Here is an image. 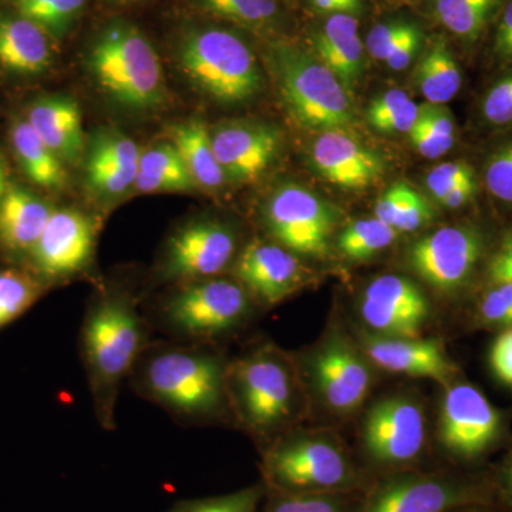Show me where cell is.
Masks as SVG:
<instances>
[{
  "instance_id": "6da1fadb",
  "label": "cell",
  "mask_w": 512,
  "mask_h": 512,
  "mask_svg": "<svg viewBox=\"0 0 512 512\" xmlns=\"http://www.w3.org/2000/svg\"><path fill=\"white\" fill-rule=\"evenodd\" d=\"M229 363L212 345L153 340L128 376L131 390L183 426H205L231 410Z\"/></svg>"
},
{
  "instance_id": "7a4b0ae2",
  "label": "cell",
  "mask_w": 512,
  "mask_h": 512,
  "mask_svg": "<svg viewBox=\"0 0 512 512\" xmlns=\"http://www.w3.org/2000/svg\"><path fill=\"white\" fill-rule=\"evenodd\" d=\"M154 329L137 296L119 288H101L87 305L80 328V357L100 427L116 430V406Z\"/></svg>"
},
{
  "instance_id": "3957f363",
  "label": "cell",
  "mask_w": 512,
  "mask_h": 512,
  "mask_svg": "<svg viewBox=\"0 0 512 512\" xmlns=\"http://www.w3.org/2000/svg\"><path fill=\"white\" fill-rule=\"evenodd\" d=\"M87 67L101 92L128 110H150L164 100L160 57L140 29L113 20L94 37Z\"/></svg>"
},
{
  "instance_id": "277c9868",
  "label": "cell",
  "mask_w": 512,
  "mask_h": 512,
  "mask_svg": "<svg viewBox=\"0 0 512 512\" xmlns=\"http://www.w3.org/2000/svg\"><path fill=\"white\" fill-rule=\"evenodd\" d=\"M251 312V293L232 279L210 278L173 285L146 312L154 332L175 342L205 343L237 329Z\"/></svg>"
},
{
  "instance_id": "5b68a950",
  "label": "cell",
  "mask_w": 512,
  "mask_h": 512,
  "mask_svg": "<svg viewBox=\"0 0 512 512\" xmlns=\"http://www.w3.org/2000/svg\"><path fill=\"white\" fill-rule=\"evenodd\" d=\"M268 60L286 106L303 127L322 133L353 123L352 93L313 53L274 42L268 47Z\"/></svg>"
},
{
  "instance_id": "8992f818",
  "label": "cell",
  "mask_w": 512,
  "mask_h": 512,
  "mask_svg": "<svg viewBox=\"0 0 512 512\" xmlns=\"http://www.w3.org/2000/svg\"><path fill=\"white\" fill-rule=\"evenodd\" d=\"M227 389L232 412L256 436H274L295 413L291 363L274 346H261L229 363Z\"/></svg>"
},
{
  "instance_id": "52a82bcc",
  "label": "cell",
  "mask_w": 512,
  "mask_h": 512,
  "mask_svg": "<svg viewBox=\"0 0 512 512\" xmlns=\"http://www.w3.org/2000/svg\"><path fill=\"white\" fill-rule=\"evenodd\" d=\"M178 60L192 84L220 103H245L262 90L255 53L232 30L191 29L178 46Z\"/></svg>"
},
{
  "instance_id": "ba28073f",
  "label": "cell",
  "mask_w": 512,
  "mask_h": 512,
  "mask_svg": "<svg viewBox=\"0 0 512 512\" xmlns=\"http://www.w3.org/2000/svg\"><path fill=\"white\" fill-rule=\"evenodd\" d=\"M234 228L214 218H198L175 229L156 265V278L168 285L218 278L234 261Z\"/></svg>"
},
{
  "instance_id": "9c48e42d",
  "label": "cell",
  "mask_w": 512,
  "mask_h": 512,
  "mask_svg": "<svg viewBox=\"0 0 512 512\" xmlns=\"http://www.w3.org/2000/svg\"><path fill=\"white\" fill-rule=\"evenodd\" d=\"M264 221L276 244L296 255H323L335 224L329 205L296 184L276 188L265 204Z\"/></svg>"
},
{
  "instance_id": "30bf717a",
  "label": "cell",
  "mask_w": 512,
  "mask_h": 512,
  "mask_svg": "<svg viewBox=\"0 0 512 512\" xmlns=\"http://www.w3.org/2000/svg\"><path fill=\"white\" fill-rule=\"evenodd\" d=\"M97 222L76 208L53 211L29 256L37 275L60 282L83 275L93 264Z\"/></svg>"
},
{
  "instance_id": "8fae6325",
  "label": "cell",
  "mask_w": 512,
  "mask_h": 512,
  "mask_svg": "<svg viewBox=\"0 0 512 512\" xmlns=\"http://www.w3.org/2000/svg\"><path fill=\"white\" fill-rule=\"evenodd\" d=\"M266 473L291 490H318L342 484L349 467L342 451L318 439L278 440L265 458Z\"/></svg>"
},
{
  "instance_id": "7c38bea8",
  "label": "cell",
  "mask_w": 512,
  "mask_h": 512,
  "mask_svg": "<svg viewBox=\"0 0 512 512\" xmlns=\"http://www.w3.org/2000/svg\"><path fill=\"white\" fill-rule=\"evenodd\" d=\"M483 241L474 229L450 225L414 242L409 264L431 286L454 291L476 268Z\"/></svg>"
},
{
  "instance_id": "4fadbf2b",
  "label": "cell",
  "mask_w": 512,
  "mask_h": 512,
  "mask_svg": "<svg viewBox=\"0 0 512 512\" xmlns=\"http://www.w3.org/2000/svg\"><path fill=\"white\" fill-rule=\"evenodd\" d=\"M360 313L370 328L387 338H419L429 303L410 279L383 275L367 285Z\"/></svg>"
},
{
  "instance_id": "5bb4252c",
  "label": "cell",
  "mask_w": 512,
  "mask_h": 512,
  "mask_svg": "<svg viewBox=\"0 0 512 512\" xmlns=\"http://www.w3.org/2000/svg\"><path fill=\"white\" fill-rule=\"evenodd\" d=\"M365 446L373 457L387 463L413 460L426 440V420L416 403L402 397L382 400L367 414Z\"/></svg>"
},
{
  "instance_id": "9a60e30c",
  "label": "cell",
  "mask_w": 512,
  "mask_h": 512,
  "mask_svg": "<svg viewBox=\"0 0 512 512\" xmlns=\"http://www.w3.org/2000/svg\"><path fill=\"white\" fill-rule=\"evenodd\" d=\"M239 284L268 305L284 301L305 284L306 269L292 251L261 239L239 252L234 266Z\"/></svg>"
},
{
  "instance_id": "2e32d148",
  "label": "cell",
  "mask_w": 512,
  "mask_h": 512,
  "mask_svg": "<svg viewBox=\"0 0 512 512\" xmlns=\"http://www.w3.org/2000/svg\"><path fill=\"white\" fill-rule=\"evenodd\" d=\"M498 414L483 393L470 384L448 389L441 407L440 437L444 446L463 456L481 453L497 434Z\"/></svg>"
},
{
  "instance_id": "e0dca14e",
  "label": "cell",
  "mask_w": 512,
  "mask_h": 512,
  "mask_svg": "<svg viewBox=\"0 0 512 512\" xmlns=\"http://www.w3.org/2000/svg\"><path fill=\"white\" fill-rule=\"evenodd\" d=\"M212 147L225 177L251 183L268 170L281 146L274 127L252 121L227 123L212 131Z\"/></svg>"
},
{
  "instance_id": "ac0fdd59",
  "label": "cell",
  "mask_w": 512,
  "mask_h": 512,
  "mask_svg": "<svg viewBox=\"0 0 512 512\" xmlns=\"http://www.w3.org/2000/svg\"><path fill=\"white\" fill-rule=\"evenodd\" d=\"M141 150L113 128L97 131L84 151V181L94 197L110 201L126 194L138 175Z\"/></svg>"
},
{
  "instance_id": "d6986e66",
  "label": "cell",
  "mask_w": 512,
  "mask_h": 512,
  "mask_svg": "<svg viewBox=\"0 0 512 512\" xmlns=\"http://www.w3.org/2000/svg\"><path fill=\"white\" fill-rule=\"evenodd\" d=\"M311 160L328 183L350 190L376 184L384 171L382 158L352 136L348 128L319 133L312 144Z\"/></svg>"
},
{
  "instance_id": "ffe728a7",
  "label": "cell",
  "mask_w": 512,
  "mask_h": 512,
  "mask_svg": "<svg viewBox=\"0 0 512 512\" xmlns=\"http://www.w3.org/2000/svg\"><path fill=\"white\" fill-rule=\"evenodd\" d=\"M311 370L323 400L336 412H352L369 393V369L345 343L326 345L313 356Z\"/></svg>"
},
{
  "instance_id": "44dd1931",
  "label": "cell",
  "mask_w": 512,
  "mask_h": 512,
  "mask_svg": "<svg viewBox=\"0 0 512 512\" xmlns=\"http://www.w3.org/2000/svg\"><path fill=\"white\" fill-rule=\"evenodd\" d=\"M365 43L355 15H329L312 36V53L352 93L365 66Z\"/></svg>"
},
{
  "instance_id": "7402d4cb",
  "label": "cell",
  "mask_w": 512,
  "mask_h": 512,
  "mask_svg": "<svg viewBox=\"0 0 512 512\" xmlns=\"http://www.w3.org/2000/svg\"><path fill=\"white\" fill-rule=\"evenodd\" d=\"M366 353L387 372L439 382L450 376V363L436 340L383 336L367 340Z\"/></svg>"
},
{
  "instance_id": "603a6c76",
  "label": "cell",
  "mask_w": 512,
  "mask_h": 512,
  "mask_svg": "<svg viewBox=\"0 0 512 512\" xmlns=\"http://www.w3.org/2000/svg\"><path fill=\"white\" fill-rule=\"evenodd\" d=\"M28 123L62 161L74 164L84 157L82 113L69 97H46L29 109Z\"/></svg>"
},
{
  "instance_id": "cb8c5ba5",
  "label": "cell",
  "mask_w": 512,
  "mask_h": 512,
  "mask_svg": "<svg viewBox=\"0 0 512 512\" xmlns=\"http://www.w3.org/2000/svg\"><path fill=\"white\" fill-rule=\"evenodd\" d=\"M42 198L19 187H9L0 201V247L30 254L53 214Z\"/></svg>"
},
{
  "instance_id": "d4e9b609",
  "label": "cell",
  "mask_w": 512,
  "mask_h": 512,
  "mask_svg": "<svg viewBox=\"0 0 512 512\" xmlns=\"http://www.w3.org/2000/svg\"><path fill=\"white\" fill-rule=\"evenodd\" d=\"M49 39L45 30L23 16L0 19V64L16 73L33 74L49 66Z\"/></svg>"
},
{
  "instance_id": "484cf974",
  "label": "cell",
  "mask_w": 512,
  "mask_h": 512,
  "mask_svg": "<svg viewBox=\"0 0 512 512\" xmlns=\"http://www.w3.org/2000/svg\"><path fill=\"white\" fill-rule=\"evenodd\" d=\"M456 501L453 488L427 478H407L386 485L365 512H444Z\"/></svg>"
},
{
  "instance_id": "4316f807",
  "label": "cell",
  "mask_w": 512,
  "mask_h": 512,
  "mask_svg": "<svg viewBox=\"0 0 512 512\" xmlns=\"http://www.w3.org/2000/svg\"><path fill=\"white\" fill-rule=\"evenodd\" d=\"M414 82L430 104L446 106L460 92L463 82L460 64L443 36L434 37L427 43L417 63Z\"/></svg>"
},
{
  "instance_id": "83f0119b",
  "label": "cell",
  "mask_w": 512,
  "mask_h": 512,
  "mask_svg": "<svg viewBox=\"0 0 512 512\" xmlns=\"http://www.w3.org/2000/svg\"><path fill=\"white\" fill-rule=\"evenodd\" d=\"M171 138L198 188L217 190L225 183L227 177L215 156L211 133L202 121L177 124L171 131Z\"/></svg>"
},
{
  "instance_id": "f1b7e54d",
  "label": "cell",
  "mask_w": 512,
  "mask_h": 512,
  "mask_svg": "<svg viewBox=\"0 0 512 512\" xmlns=\"http://www.w3.org/2000/svg\"><path fill=\"white\" fill-rule=\"evenodd\" d=\"M505 0H430L433 18L461 42L476 43L493 25Z\"/></svg>"
},
{
  "instance_id": "f546056e",
  "label": "cell",
  "mask_w": 512,
  "mask_h": 512,
  "mask_svg": "<svg viewBox=\"0 0 512 512\" xmlns=\"http://www.w3.org/2000/svg\"><path fill=\"white\" fill-rule=\"evenodd\" d=\"M12 144L20 167L30 181L43 188H62L66 184L63 161L37 136L28 120L16 121Z\"/></svg>"
},
{
  "instance_id": "4dcf8cb0",
  "label": "cell",
  "mask_w": 512,
  "mask_h": 512,
  "mask_svg": "<svg viewBox=\"0 0 512 512\" xmlns=\"http://www.w3.org/2000/svg\"><path fill=\"white\" fill-rule=\"evenodd\" d=\"M134 185L143 192L191 191L198 188L173 143L157 144L141 151Z\"/></svg>"
},
{
  "instance_id": "1f68e13d",
  "label": "cell",
  "mask_w": 512,
  "mask_h": 512,
  "mask_svg": "<svg viewBox=\"0 0 512 512\" xmlns=\"http://www.w3.org/2000/svg\"><path fill=\"white\" fill-rule=\"evenodd\" d=\"M407 136L420 156L434 160L447 154L456 143V121L443 104H423Z\"/></svg>"
},
{
  "instance_id": "d6a6232c",
  "label": "cell",
  "mask_w": 512,
  "mask_h": 512,
  "mask_svg": "<svg viewBox=\"0 0 512 512\" xmlns=\"http://www.w3.org/2000/svg\"><path fill=\"white\" fill-rule=\"evenodd\" d=\"M205 12L248 29H274L281 19L276 0H195Z\"/></svg>"
},
{
  "instance_id": "836d02e7",
  "label": "cell",
  "mask_w": 512,
  "mask_h": 512,
  "mask_svg": "<svg viewBox=\"0 0 512 512\" xmlns=\"http://www.w3.org/2000/svg\"><path fill=\"white\" fill-rule=\"evenodd\" d=\"M399 234V231L377 220L376 217L372 220L350 222L348 227L340 232L338 249L352 261H365L390 247Z\"/></svg>"
},
{
  "instance_id": "e575fe53",
  "label": "cell",
  "mask_w": 512,
  "mask_h": 512,
  "mask_svg": "<svg viewBox=\"0 0 512 512\" xmlns=\"http://www.w3.org/2000/svg\"><path fill=\"white\" fill-rule=\"evenodd\" d=\"M419 109L420 106L404 90L390 89L372 100L366 117L370 126L380 133L409 134L419 116Z\"/></svg>"
},
{
  "instance_id": "d590c367",
  "label": "cell",
  "mask_w": 512,
  "mask_h": 512,
  "mask_svg": "<svg viewBox=\"0 0 512 512\" xmlns=\"http://www.w3.org/2000/svg\"><path fill=\"white\" fill-rule=\"evenodd\" d=\"M43 292L45 284L28 272L0 271V329L29 311Z\"/></svg>"
},
{
  "instance_id": "8d00e7d4",
  "label": "cell",
  "mask_w": 512,
  "mask_h": 512,
  "mask_svg": "<svg viewBox=\"0 0 512 512\" xmlns=\"http://www.w3.org/2000/svg\"><path fill=\"white\" fill-rule=\"evenodd\" d=\"M84 5L86 0H15L20 16L32 20L53 36H62Z\"/></svg>"
},
{
  "instance_id": "74e56055",
  "label": "cell",
  "mask_w": 512,
  "mask_h": 512,
  "mask_svg": "<svg viewBox=\"0 0 512 512\" xmlns=\"http://www.w3.org/2000/svg\"><path fill=\"white\" fill-rule=\"evenodd\" d=\"M416 26V22L407 19H392L377 23L367 33L366 52L373 59L386 62L387 57L392 55L396 47L403 42L404 37L409 35Z\"/></svg>"
},
{
  "instance_id": "f35d334b",
  "label": "cell",
  "mask_w": 512,
  "mask_h": 512,
  "mask_svg": "<svg viewBox=\"0 0 512 512\" xmlns=\"http://www.w3.org/2000/svg\"><path fill=\"white\" fill-rule=\"evenodd\" d=\"M258 500L259 491L249 488L224 497L184 501L175 505L170 512H256Z\"/></svg>"
},
{
  "instance_id": "ab89813d",
  "label": "cell",
  "mask_w": 512,
  "mask_h": 512,
  "mask_svg": "<svg viewBox=\"0 0 512 512\" xmlns=\"http://www.w3.org/2000/svg\"><path fill=\"white\" fill-rule=\"evenodd\" d=\"M471 181H476L473 168L464 161L437 165L426 177L427 190L437 202L454 188L471 183Z\"/></svg>"
},
{
  "instance_id": "60d3db41",
  "label": "cell",
  "mask_w": 512,
  "mask_h": 512,
  "mask_svg": "<svg viewBox=\"0 0 512 512\" xmlns=\"http://www.w3.org/2000/svg\"><path fill=\"white\" fill-rule=\"evenodd\" d=\"M485 185L498 200L512 202V143L498 150L488 161Z\"/></svg>"
},
{
  "instance_id": "b9f144b4",
  "label": "cell",
  "mask_w": 512,
  "mask_h": 512,
  "mask_svg": "<svg viewBox=\"0 0 512 512\" xmlns=\"http://www.w3.org/2000/svg\"><path fill=\"white\" fill-rule=\"evenodd\" d=\"M434 217H436V214H434L430 202L420 192L407 185L406 191H404L402 208H400V214L397 217L394 229L399 231L400 234L402 232H414L429 224Z\"/></svg>"
},
{
  "instance_id": "7bdbcfd3",
  "label": "cell",
  "mask_w": 512,
  "mask_h": 512,
  "mask_svg": "<svg viewBox=\"0 0 512 512\" xmlns=\"http://www.w3.org/2000/svg\"><path fill=\"white\" fill-rule=\"evenodd\" d=\"M483 116L493 126L512 124V74L495 83L485 94Z\"/></svg>"
},
{
  "instance_id": "ee69618b",
  "label": "cell",
  "mask_w": 512,
  "mask_h": 512,
  "mask_svg": "<svg viewBox=\"0 0 512 512\" xmlns=\"http://www.w3.org/2000/svg\"><path fill=\"white\" fill-rule=\"evenodd\" d=\"M481 313L490 322L512 326V285L495 284V288L485 293Z\"/></svg>"
},
{
  "instance_id": "f6af8a7d",
  "label": "cell",
  "mask_w": 512,
  "mask_h": 512,
  "mask_svg": "<svg viewBox=\"0 0 512 512\" xmlns=\"http://www.w3.org/2000/svg\"><path fill=\"white\" fill-rule=\"evenodd\" d=\"M424 43H426V39H424L423 29L417 25L409 35L404 37L403 42L396 47L392 55L387 57L384 64L393 72H403L420 55Z\"/></svg>"
},
{
  "instance_id": "bcb514c9",
  "label": "cell",
  "mask_w": 512,
  "mask_h": 512,
  "mask_svg": "<svg viewBox=\"0 0 512 512\" xmlns=\"http://www.w3.org/2000/svg\"><path fill=\"white\" fill-rule=\"evenodd\" d=\"M490 362L498 379L512 386V329L495 339Z\"/></svg>"
},
{
  "instance_id": "7dc6e473",
  "label": "cell",
  "mask_w": 512,
  "mask_h": 512,
  "mask_svg": "<svg viewBox=\"0 0 512 512\" xmlns=\"http://www.w3.org/2000/svg\"><path fill=\"white\" fill-rule=\"evenodd\" d=\"M406 187L407 184L397 183L383 192L382 197L376 202L375 214L377 220L394 228L400 214V208H402Z\"/></svg>"
},
{
  "instance_id": "c3c4849f",
  "label": "cell",
  "mask_w": 512,
  "mask_h": 512,
  "mask_svg": "<svg viewBox=\"0 0 512 512\" xmlns=\"http://www.w3.org/2000/svg\"><path fill=\"white\" fill-rule=\"evenodd\" d=\"M272 512H338V508L326 498L288 497L279 500Z\"/></svg>"
},
{
  "instance_id": "681fc988",
  "label": "cell",
  "mask_w": 512,
  "mask_h": 512,
  "mask_svg": "<svg viewBox=\"0 0 512 512\" xmlns=\"http://www.w3.org/2000/svg\"><path fill=\"white\" fill-rule=\"evenodd\" d=\"M494 284L512 285V235L504 239L490 266Z\"/></svg>"
},
{
  "instance_id": "f907efd6",
  "label": "cell",
  "mask_w": 512,
  "mask_h": 512,
  "mask_svg": "<svg viewBox=\"0 0 512 512\" xmlns=\"http://www.w3.org/2000/svg\"><path fill=\"white\" fill-rule=\"evenodd\" d=\"M477 192L476 181L471 183L460 185V187L454 188L453 191L448 192L439 201L440 205H443L447 210H457V208L464 207L468 202L473 200L474 195Z\"/></svg>"
},
{
  "instance_id": "816d5d0a",
  "label": "cell",
  "mask_w": 512,
  "mask_h": 512,
  "mask_svg": "<svg viewBox=\"0 0 512 512\" xmlns=\"http://www.w3.org/2000/svg\"><path fill=\"white\" fill-rule=\"evenodd\" d=\"M313 8L319 12L336 15V13H345V15H355L362 9L363 0H311Z\"/></svg>"
},
{
  "instance_id": "f5cc1de1",
  "label": "cell",
  "mask_w": 512,
  "mask_h": 512,
  "mask_svg": "<svg viewBox=\"0 0 512 512\" xmlns=\"http://www.w3.org/2000/svg\"><path fill=\"white\" fill-rule=\"evenodd\" d=\"M9 190L8 183V168H6L5 161L0 157V201L5 197L6 192Z\"/></svg>"
},
{
  "instance_id": "db71d44e",
  "label": "cell",
  "mask_w": 512,
  "mask_h": 512,
  "mask_svg": "<svg viewBox=\"0 0 512 512\" xmlns=\"http://www.w3.org/2000/svg\"><path fill=\"white\" fill-rule=\"evenodd\" d=\"M495 56L498 57L500 60H508V62H511L512 60V40L511 42H508L507 45L503 47V49L500 50V52L495 53Z\"/></svg>"
},
{
  "instance_id": "11a10c76",
  "label": "cell",
  "mask_w": 512,
  "mask_h": 512,
  "mask_svg": "<svg viewBox=\"0 0 512 512\" xmlns=\"http://www.w3.org/2000/svg\"><path fill=\"white\" fill-rule=\"evenodd\" d=\"M110 2H114V3H130V2H137V0H110Z\"/></svg>"
},
{
  "instance_id": "9f6ffc18",
  "label": "cell",
  "mask_w": 512,
  "mask_h": 512,
  "mask_svg": "<svg viewBox=\"0 0 512 512\" xmlns=\"http://www.w3.org/2000/svg\"><path fill=\"white\" fill-rule=\"evenodd\" d=\"M394 2H399V3H410V2H414V0H394Z\"/></svg>"
},
{
  "instance_id": "6f0895ef",
  "label": "cell",
  "mask_w": 512,
  "mask_h": 512,
  "mask_svg": "<svg viewBox=\"0 0 512 512\" xmlns=\"http://www.w3.org/2000/svg\"><path fill=\"white\" fill-rule=\"evenodd\" d=\"M511 487H512V471H511Z\"/></svg>"
}]
</instances>
